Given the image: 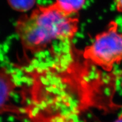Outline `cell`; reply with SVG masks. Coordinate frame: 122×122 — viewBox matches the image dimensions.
I'll return each mask as SVG.
<instances>
[{
  "mask_svg": "<svg viewBox=\"0 0 122 122\" xmlns=\"http://www.w3.org/2000/svg\"><path fill=\"white\" fill-rule=\"evenodd\" d=\"M79 19L67 15L55 3L38 6L30 15H24L16 24V32L25 50L37 53L54 41H69L78 29Z\"/></svg>",
  "mask_w": 122,
  "mask_h": 122,
  "instance_id": "obj_1",
  "label": "cell"
},
{
  "mask_svg": "<svg viewBox=\"0 0 122 122\" xmlns=\"http://www.w3.org/2000/svg\"><path fill=\"white\" fill-rule=\"evenodd\" d=\"M84 56L106 70L122 60V33L119 32L117 22H111L106 30L96 36L93 42L85 48Z\"/></svg>",
  "mask_w": 122,
  "mask_h": 122,
  "instance_id": "obj_2",
  "label": "cell"
},
{
  "mask_svg": "<svg viewBox=\"0 0 122 122\" xmlns=\"http://www.w3.org/2000/svg\"><path fill=\"white\" fill-rule=\"evenodd\" d=\"M0 85H1V112L6 110V104L9 101V96L14 88V83L11 75L5 68H2L0 76Z\"/></svg>",
  "mask_w": 122,
  "mask_h": 122,
  "instance_id": "obj_3",
  "label": "cell"
},
{
  "mask_svg": "<svg viewBox=\"0 0 122 122\" xmlns=\"http://www.w3.org/2000/svg\"><path fill=\"white\" fill-rule=\"evenodd\" d=\"M85 0H56L54 3L64 13L74 15L83 8Z\"/></svg>",
  "mask_w": 122,
  "mask_h": 122,
  "instance_id": "obj_4",
  "label": "cell"
},
{
  "mask_svg": "<svg viewBox=\"0 0 122 122\" xmlns=\"http://www.w3.org/2000/svg\"><path fill=\"white\" fill-rule=\"evenodd\" d=\"M10 6L20 12H26L34 7L36 0H7Z\"/></svg>",
  "mask_w": 122,
  "mask_h": 122,
  "instance_id": "obj_5",
  "label": "cell"
},
{
  "mask_svg": "<svg viewBox=\"0 0 122 122\" xmlns=\"http://www.w3.org/2000/svg\"><path fill=\"white\" fill-rule=\"evenodd\" d=\"M115 1L116 8L119 12L122 13V0H114Z\"/></svg>",
  "mask_w": 122,
  "mask_h": 122,
  "instance_id": "obj_6",
  "label": "cell"
},
{
  "mask_svg": "<svg viewBox=\"0 0 122 122\" xmlns=\"http://www.w3.org/2000/svg\"><path fill=\"white\" fill-rule=\"evenodd\" d=\"M114 122H122V115L121 117H120L117 120H115Z\"/></svg>",
  "mask_w": 122,
  "mask_h": 122,
  "instance_id": "obj_7",
  "label": "cell"
}]
</instances>
